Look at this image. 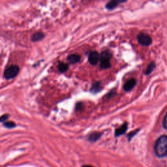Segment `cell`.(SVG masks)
I'll list each match as a JSON object with an SVG mask.
<instances>
[{
  "instance_id": "obj_1",
  "label": "cell",
  "mask_w": 167,
  "mask_h": 167,
  "mask_svg": "<svg viewBox=\"0 0 167 167\" xmlns=\"http://www.w3.org/2000/svg\"><path fill=\"white\" fill-rule=\"evenodd\" d=\"M154 151L156 155L159 157H163L167 155V136H161L157 140Z\"/></svg>"
},
{
  "instance_id": "obj_2",
  "label": "cell",
  "mask_w": 167,
  "mask_h": 167,
  "mask_svg": "<svg viewBox=\"0 0 167 167\" xmlns=\"http://www.w3.org/2000/svg\"><path fill=\"white\" fill-rule=\"evenodd\" d=\"M112 53L109 50L103 51L100 54V67L102 69H109L111 67L110 59L112 58Z\"/></svg>"
},
{
  "instance_id": "obj_3",
  "label": "cell",
  "mask_w": 167,
  "mask_h": 167,
  "mask_svg": "<svg viewBox=\"0 0 167 167\" xmlns=\"http://www.w3.org/2000/svg\"><path fill=\"white\" fill-rule=\"evenodd\" d=\"M20 69L18 65H13L10 67H7L4 71V78L7 79V80H9V79L14 78L16 77L19 73Z\"/></svg>"
},
{
  "instance_id": "obj_4",
  "label": "cell",
  "mask_w": 167,
  "mask_h": 167,
  "mask_svg": "<svg viewBox=\"0 0 167 167\" xmlns=\"http://www.w3.org/2000/svg\"><path fill=\"white\" fill-rule=\"evenodd\" d=\"M137 39L140 45L146 47L149 46L152 42V38L148 35L144 33H139L137 36Z\"/></svg>"
},
{
  "instance_id": "obj_5",
  "label": "cell",
  "mask_w": 167,
  "mask_h": 167,
  "mask_svg": "<svg viewBox=\"0 0 167 167\" xmlns=\"http://www.w3.org/2000/svg\"><path fill=\"white\" fill-rule=\"evenodd\" d=\"M88 61L91 65H96L100 61V54L97 51L91 52L88 56Z\"/></svg>"
},
{
  "instance_id": "obj_6",
  "label": "cell",
  "mask_w": 167,
  "mask_h": 167,
  "mask_svg": "<svg viewBox=\"0 0 167 167\" xmlns=\"http://www.w3.org/2000/svg\"><path fill=\"white\" fill-rule=\"evenodd\" d=\"M136 84V80L135 78H131L126 82L124 86V89L125 92L131 91Z\"/></svg>"
},
{
  "instance_id": "obj_7",
  "label": "cell",
  "mask_w": 167,
  "mask_h": 167,
  "mask_svg": "<svg viewBox=\"0 0 167 167\" xmlns=\"http://www.w3.org/2000/svg\"><path fill=\"white\" fill-rule=\"evenodd\" d=\"M67 60L69 61V62L71 64H75L78 62H79L81 60V56L78 54H70L67 57Z\"/></svg>"
},
{
  "instance_id": "obj_8",
  "label": "cell",
  "mask_w": 167,
  "mask_h": 167,
  "mask_svg": "<svg viewBox=\"0 0 167 167\" xmlns=\"http://www.w3.org/2000/svg\"><path fill=\"white\" fill-rule=\"evenodd\" d=\"M127 123L125 122L124 123V124H123L120 127H119L118 129H117L115 131V136H119L120 135H124L127 129Z\"/></svg>"
},
{
  "instance_id": "obj_9",
  "label": "cell",
  "mask_w": 167,
  "mask_h": 167,
  "mask_svg": "<svg viewBox=\"0 0 167 167\" xmlns=\"http://www.w3.org/2000/svg\"><path fill=\"white\" fill-rule=\"evenodd\" d=\"M44 37H45V34H44L42 32L38 31L32 35V36L31 37V40L33 42H38L43 39Z\"/></svg>"
},
{
  "instance_id": "obj_10",
  "label": "cell",
  "mask_w": 167,
  "mask_h": 167,
  "mask_svg": "<svg viewBox=\"0 0 167 167\" xmlns=\"http://www.w3.org/2000/svg\"><path fill=\"white\" fill-rule=\"evenodd\" d=\"M122 2H120V1H110L109 2H108L107 4H106V8H107V9L111 11V10H113L120 3H122Z\"/></svg>"
},
{
  "instance_id": "obj_11",
  "label": "cell",
  "mask_w": 167,
  "mask_h": 167,
  "mask_svg": "<svg viewBox=\"0 0 167 167\" xmlns=\"http://www.w3.org/2000/svg\"><path fill=\"white\" fill-rule=\"evenodd\" d=\"M101 89V82H95L94 84H93L92 87H91V92H92L93 93H98Z\"/></svg>"
},
{
  "instance_id": "obj_12",
  "label": "cell",
  "mask_w": 167,
  "mask_h": 167,
  "mask_svg": "<svg viewBox=\"0 0 167 167\" xmlns=\"http://www.w3.org/2000/svg\"><path fill=\"white\" fill-rule=\"evenodd\" d=\"M101 135H102L101 133H99V132H95V133H93L91 135H90L88 137V140H90L91 142H95L101 137Z\"/></svg>"
},
{
  "instance_id": "obj_13",
  "label": "cell",
  "mask_w": 167,
  "mask_h": 167,
  "mask_svg": "<svg viewBox=\"0 0 167 167\" xmlns=\"http://www.w3.org/2000/svg\"><path fill=\"white\" fill-rule=\"evenodd\" d=\"M69 68V65L65 63H60L58 65V70L61 73H65L66 72Z\"/></svg>"
},
{
  "instance_id": "obj_14",
  "label": "cell",
  "mask_w": 167,
  "mask_h": 167,
  "mask_svg": "<svg viewBox=\"0 0 167 167\" xmlns=\"http://www.w3.org/2000/svg\"><path fill=\"white\" fill-rule=\"evenodd\" d=\"M155 67V63H154V62H152L150 64H149V65L148 66V67H147V69H146V70L145 74L147 75L150 74V73L153 71V69H154Z\"/></svg>"
},
{
  "instance_id": "obj_15",
  "label": "cell",
  "mask_w": 167,
  "mask_h": 167,
  "mask_svg": "<svg viewBox=\"0 0 167 167\" xmlns=\"http://www.w3.org/2000/svg\"><path fill=\"white\" fill-rule=\"evenodd\" d=\"M3 125L7 127V128H8V129H11V128H13L14 127H16V124H14V123L13 121H7V122H5L3 124Z\"/></svg>"
},
{
  "instance_id": "obj_16",
  "label": "cell",
  "mask_w": 167,
  "mask_h": 167,
  "mask_svg": "<svg viewBox=\"0 0 167 167\" xmlns=\"http://www.w3.org/2000/svg\"><path fill=\"white\" fill-rule=\"evenodd\" d=\"M8 117H9V116H8V114H3V116H2L1 119H0V120H1L2 122H4L8 118Z\"/></svg>"
},
{
  "instance_id": "obj_17",
  "label": "cell",
  "mask_w": 167,
  "mask_h": 167,
  "mask_svg": "<svg viewBox=\"0 0 167 167\" xmlns=\"http://www.w3.org/2000/svg\"><path fill=\"white\" fill-rule=\"evenodd\" d=\"M83 109V104L81 103H79L76 104V110H81Z\"/></svg>"
},
{
  "instance_id": "obj_18",
  "label": "cell",
  "mask_w": 167,
  "mask_h": 167,
  "mask_svg": "<svg viewBox=\"0 0 167 167\" xmlns=\"http://www.w3.org/2000/svg\"><path fill=\"white\" fill-rule=\"evenodd\" d=\"M163 127L167 129V114H166V116L164 118V120H163Z\"/></svg>"
},
{
  "instance_id": "obj_19",
  "label": "cell",
  "mask_w": 167,
  "mask_h": 167,
  "mask_svg": "<svg viewBox=\"0 0 167 167\" xmlns=\"http://www.w3.org/2000/svg\"><path fill=\"white\" fill-rule=\"evenodd\" d=\"M138 131V130H136V131H133V132H131V133L128 135V138H129V139L130 140L132 137H133V136H134V135H136V133H137V132Z\"/></svg>"
},
{
  "instance_id": "obj_20",
  "label": "cell",
  "mask_w": 167,
  "mask_h": 167,
  "mask_svg": "<svg viewBox=\"0 0 167 167\" xmlns=\"http://www.w3.org/2000/svg\"><path fill=\"white\" fill-rule=\"evenodd\" d=\"M114 94H115V93H114V90H112V91H111L110 93H108V95H107V97H108L109 98H110L111 97H112V96H113Z\"/></svg>"
},
{
  "instance_id": "obj_21",
  "label": "cell",
  "mask_w": 167,
  "mask_h": 167,
  "mask_svg": "<svg viewBox=\"0 0 167 167\" xmlns=\"http://www.w3.org/2000/svg\"><path fill=\"white\" fill-rule=\"evenodd\" d=\"M82 167H94V166H91V165H84V166H82Z\"/></svg>"
}]
</instances>
